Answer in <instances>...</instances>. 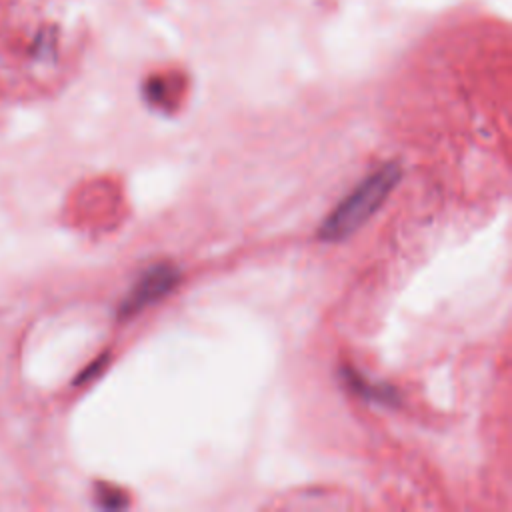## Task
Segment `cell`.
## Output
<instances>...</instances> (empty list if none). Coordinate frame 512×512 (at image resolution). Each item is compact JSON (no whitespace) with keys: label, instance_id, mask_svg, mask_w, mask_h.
Wrapping results in <instances>:
<instances>
[{"label":"cell","instance_id":"3","mask_svg":"<svg viewBox=\"0 0 512 512\" xmlns=\"http://www.w3.org/2000/svg\"><path fill=\"white\" fill-rule=\"evenodd\" d=\"M178 268L168 262H158L142 272V276L132 286L130 294L120 304V316H132L142 308L162 300L178 284Z\"/></svg>","mask_w":512,"mask_h":512},{"label":"cell","instance_id":"2","mask_svg":"<svg viewBox=\"0 0 512 512\" xmlns=\"http://www.w3.org/2000/svg\"><path fill=\"white\" fill-rule=\"evenodd\" d=\"M400 178L398 164L390 162L366 176L322 222L318 238L324 242H336L356 232L386 200L390 190Z\"/></svg>","mask_w":512,"mask_h":512},{"label":"cell","instance_id":"1","mask_svg":"<svg viewBox=\"0 0 512 512\" xmlns=\"http://www.w3.org/2000/svg\"><path fill=\"white\" fill-rule=\"evenodd\" d=\"M66 14L56 0H8L0 8V74L52 68L66 40Z\"/></svg>","mask_w":512,"mask_h":512}]
</instances>
